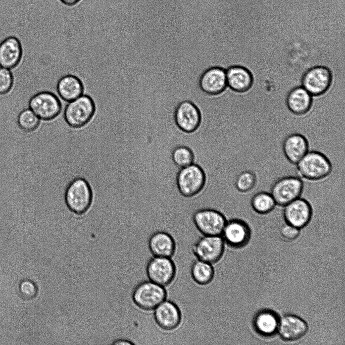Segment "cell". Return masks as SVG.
Listing matches in <instances>:
<instances>
[{
	"mask_svg": "<svg viewBox=\"0 0 345 345\" xmlns=\"http://www.w3.org/2000/svg\"><path fill=\"white\" fill-rule=\"evenodd\" d=\"M295 165L298 176L311 182L327 178L333 169L329 159L318 151L310 150Z\"/></svg>",
	"mask_w": 345,
	"mask_h": 345,
	"instance_id": "cell-1",
	"label": "cell"
},
{
	"mask_svg": "<svg viewBox=\"0 0 345 345\" xmlns=\"http://www.w3.org/2000/svg\"><path fill=\"white\" fill-rule=\"evenodd\" d=\"M65 201L71 212L78 215L85 214L93 201V192L90 184L83 178L74 179L66 189Z\"/></svg>",
	"mask_w": 345,
	"mask_h": 345,
	"instance_id": "cell-2",
	"label": "cell"
},
{
	"mask_svg": "<svg viewBox=\"0 0 345 345\" xmlns=\"http://www.w3.org/2000/svg\"><path fill=\"white\" fill-rule=\"evenodd\" d=\"M95 110V105L92 97L82 94L67 105L64 111V119L70 127L81 128L91 121Z\"/></svg>",
	"mask_w": 345,
	"mask_h": 345,
	"instance_id": "cell-3",
	"label": "cell"
},
{
	"mask_svg": "<svg viewBox=\"0 0 345 345\" xmlns=\"http://www.w3.org/2000/svg\"><path fill=\"white\" fill-rule=\"evenodd\" d=\"M165 287L150 280L139 282L134 287L132 299L139 308L146 311H154L167 299Z\"/></svg>",
	"mask_w": 345,
	"mask_h": 345,
	"instance_id": "cell-4",
	"label": "cell"
},
{
	"mask_svg": "<svg viewBox=\"0 0 345 345\" xmlns=\"http://www.w3.org/2000/svg\"><path fill=\"white\" fill-rule=\"evenodd\" d=\"M304 182L298 176H286L273 182L270 193L276 205L284 207L293 200L301 197L304 190Z\"/></svg>",
	"mask_w": 345,
	"mask_h": 345,
	"instance_id": "cell-5",
	"label": "cell"
},
{
	"mask_svg": "<svg viewBox=\"0 0 345 345\" xmlns=\"http://www.w3.org/2000/svg\"><path fill=\"white\" fill-rule=\"evenodd\" d=\"M225 245L221 235H201L195 239L191 250L196 259L213 265L222 259Z\"/></svg>",
	"mask_w": 345,
	"mask_h": 345,
	"instance_id": "cell-6",
	"label": "cell"
},
{
	"mask_svg": "<svg viewBox=\"0 0 345 345\" xmlns=\"http://www.w3.org/2000/svg\"><path fill=\"white\" fill-rule=\"evenodd\" d=\"M28 106L40 120L44 121L56 118L62 108L59 98L48 91H40L34 94L29 99Z\"/></svg>",
	"mask_w": 345,
	"mask_h": 345,
	"instance_id": "cell-7",
	"label": "cell"
},
{
	"mask_svg": "<svg viewBox=\"0 0 345 345\" xmlns=\"http://www.w3.org/2000/svg\"><path fill=\"white\" fill-rule=\"evenodd\" d=\"M177 184L180 192L185 196H192L204 187L206 177L202 168L195 163L180 168L177 175Z\"/></svg>",
	"mask_w": 345,
	"mask_h": 345,
	"instance_id": "cell-8",
	"label": "cell"
},
{
	"mask_svg": "<svg viewBox=\"0 0 345 345\" xmlns=\"http://www.w3.org/2000/svg\"><path fill=\"white\" fill-rule=\"evenodd\" d=\"M332 81L330 70L324 66H316L307 70L302 76V86L312 95L320 96L330 88Z\"/></svg>",
	"mask_w": 345,
	"mask_h": 345,
	"instance_id": "cell-9",
	"label": "cell"
},
{
	"mask_svg": "<svg viewBox=\"0 0 345 345\" xmlns=\"http://www.w3.org/2000/svg\"><path fill=\"white\" fill-rule=\"evenodd\" d=\"M146 273L149 280L166 287L175 279L176 267L171 258L153 256L147 263Z\"/></svg>",
	"mask_w": 345,
	"mask_h": 345,
	"instance_id": "cell-10",
	"label": "cell"
},
{
	"mask_svg": "<svg viewBox=\"0 0 345 345\" xmlns=\"http://www.w3.org/2000/svg\"><path fill=\"white\" fill-rule=\"evenodd\" d=\"M193 221L203 235H221L227 220L219 211L206 208L194 213Z\"/></svg>",
	"mask_w": 345,
	"mask_h": 345,
	"instance_id": "cell-11",
	"label": "cell"
},
{
	"mask_svg": "<svg viewBox=\"0 0 345 345\" xmlns=\"http://www.w3.org/2000/svg\"><path fill=\"white\" fill-rule=\"evenodd\" d=\"M282 216L285 223L300 229L304 228L312 220L313 211L310 202L300 197L283 207Z\"/></svg>",
	"mask_w": 345,
	"mask_h": 345,
	"instance_id": "cell-12",
	"label": "cell"
},
{
	"mask_svg": "<svg viewBox=\"0 0 345 345\" xmlns=\"http://www.w3.org/2000/svg\"><path fill=\"white\" fill-rule=\"evenodd\" d=\"M154 317L159 327L165 331H172L180 325L182 313L176 304L166 299L154 310Z\"/></svg>",
	"mask_w": 345,
	"mask_h": 345,
	"instance_id": "cell-13",
	"label": "cell"
},
{
	"mask_svg": "<svg viewBox=\"0 0 345 345\" xmlns=\"http://www.w3.org/2000/svg\"><path fill=\"white\" fill-rule=\"evenodd\" d=\"M174 120L182 131L190 133L200 126L201 113L198 107L189 101H183L177 106L174 113Z\"/></svg>",
	"mask_w": 345,
	"mask_h": 345,
	"instance_id": "cell-14",
	"label": "cell"
},
{
	"mask_svg": "<svg viewBox=\"0 0 345 345\" xmlns=\"http://www.w3.org/2000/svg\"><path fill=\"white\" fill-rule=\"evenodd\" d=\"M251 235L248 223L239 217L227 220L221 236L225 244L238 247L246 243Z\"/></svg>",
	"mask_w": 345,
	"mask_h": 345,
	"instance_id": "cell-15",
	"label": "cell"
},
{
	"mask_svg": "<svg viewBox=\"0 0 345 345\" xmlns=\"http://www.w3.org/2000/svg\"><path fill=\"white\" fill-rule=\"evenodd\" d=\"M199 86L203 92L208 95L220 94L227 87L226 70L219 67L207 69L201 76Z\"/></svg>",
	"mask_w": 345,
	"mask_h": 345,
	"instance_id": "cell-16",
	"label": "cell"
},
{
	"mask_svg": "<svg viewBox=\"0 0 345 345\" xmlns=\"http://www.w3.org/2000/svg\"><path fill=\"white\" fill-rule=\"evenodd\" d=\"M227 87L232 91L240 94L249 90L252 87L254 77L245 67L234 65L226 69Z\"/></svg>",
	"mask_w": 345,
	"mask_h": 345,
	"instance_id": "cell-17",
	"label": "cell"
},
{
	"mask_svg": "<svg viewBox=\"0 0 345 345\" xmlns=\"http://www.w3.org/2000/svg\"><path fill=\"white\" fill-rule=\"evenodd\" d=\"M23 48L20 40L11 36L0 43V67L14 69L20 63Z\"/></svg>",
	"mask_w": 345,
	"mask_h": 345,
	"instance_id": "cell-18",
	"label": "cell"
},
{
	"mask_svg": "<svg viewBox=\"0 0 345 345\" xmlns=\"http://www.w3.org/2000/svg\"><path fill=\"white\" fill-rule=\"evenodd\" d=\"M149 249L153 256L171 258L176 249V241L170 233L157 231L147 238Z\"/></svg>",
	"mask_w": 345,
	"mask_h": 345,
	"instance_id": "cell-19",
	"label": "cell"
},
{
	"mask_svg": "<svg viewBox=\"0 0 345 345\" xmlns=\"http://www.w3.org/2000/svg\"><path fill=\"white\" fill-rule=\"evenodd\" d=\"M310 151L307 138L300 133H292L287 136L282 142V151L287 160L296 165Z\"/></svg>",
	"mask_w": 345,
	"mask_h": 345,
	"instance_id": "cell-20",
	"label": "cell"
},
{
	"mask_svg": "<svg viewBox=\"0 0 345 345\" xmlns=\"http://www.w3.org/2000/svg\"><path fill=\"white\" fill-rule=\"evenodd\" d=\"M286 103L291 113L298 116L304 115L312 107V96L302 86H297L287 94Z\"/></svg>",
	"mask_w": 345,
	"mask_h": 345,
	"instance_id": "cell-21",
	"label": "cell"
},
{
	"mask_svg": "<svg viewBox=\"0 0 345 345\" xmlns=\"http://www.w3.org/2000/svg\"><path fill=\"white\" fill-rule=\"evenodd\" d=\"M57 91L63 101L69 103L83 94L84 86L78 77L68 74L63 76L58 80Z\"/></svg>",
	"mask_w": 345,
	"mask_h": 345,
	"instance_id": "cell-22",
	"label": "cell"
},
{
	"mask_svg": "<svg viewBox=\"0 0 345 345\" xmlns=\"http://www.w3.org/2000/svg\"><path fill=\"white\" fill-rule=\"evenodd\" d=\"M307 331L306 323L294 315L283 317L279 325V332L284 339L294 340L302 337Z\"/></svg>",
	"mask_w": 345,
	"mask_h": 345,
	"instance_id": "cell-23",
	"label": "cell"
},
{
	"mask_svg": "<svg viewBox=\"0 0 345 345\" xmlns=\"http://www.w3.org/2000/svg\"><path fill=\"white\" fill-rule=\"evenodd\" d=\"M190 272L192 280L197 284L203 286L209 284L215 276L213 265L199 259L191 264Z\"/></svg>",
	"mask_w": 345,
	"mask_h": 345,
	"instance_id": "cell-24",
	"label": "cell"
},
{
	"mask_svg": "<svg viewBox=\"0 0 345 345\" xmlns=\"http://www.w3.org/2000/svg\"><path fill=\"white\" fill-rule=\"evenodd\" d=\"M250 205L253 210L261 215L271 213L277 206L271 193L266 191L255 193L251 198Z\"/></svg>",
	"mask_w": 345,
	"mask_h": 345,
	"instance_id": "cell-25",
	"label": "cell"
},
{
	"mask_svg": "<svg viewBox=\"0 0 345 345\" xmlns=\"http://www.w3.org/2000/svg\"><path fill=\"white\" fill-rule=\"evenodd\" d=\"M257 183L256 174L251 170H244L238 172L234 180V185L240 194H245L252 191Z\"/></svg>",
	"mask_w": 345,
	"mask_h": 345,
	"instance_id": "cell-26",
	"label": "cell"
},
{
	"mask_svg": "<svg viewBox=\"0 0 345 345\" xmlns=\"http://www.w3.org/2000/svg\"><path fill=\"white\" fill-rule=\"evenodd\" d=\"M17 122L24 132L31 133L35 131L40 125V119L29 108L25 109L19 114Z\"/></svg>",
	"mask_w": 345,
	"mask_h": 345,
	"instance_id": "cell-27",
	"label": "cell"
},
{
	"mask_svg": "<svg viewBox=\"0 0 345 345\" xmlns=\"http://www.w3.org/2000/svg\"><path fill=\"white\" fill-rule=\"evenodd\" d=\"M172 159L180 169L194 163V154L192 150L185 145L176 147L172 152Z\"/></svg>",
	"mask_w": 345,
	"mask_h": 345,
	"instance_id": "cell-28",
	"label": "cell"
},
{
	"mask_svg": "<svg viewBox=\"0 0 345 345\" xmlns=\"http://www.w3.org/2000/svg\"><path fill=\"white\" fill-rule=\"evenodd\" d=\"M278 323L276 317L271 313L260 314L256 319L257 329L262 333H271L275 330Z\"/></svg>",
	"mask_w": 345,
	"mask_h": 345,
	"instance_id": "cell-29",
	"label": "cell"
},
{
	"mask_svg": "<svg viewBox=\"0 0 345 345\" xmlns=\"http://www.w3.org/2000/svg\"><path fill=\"white\" fill-rule=\"evenodd\" d=\"M14 82L11 70L0 67V95L9 93L14 86Z\"/></svg>",
	"mask_w": 345,
	"mask_h": 345,
	"instance_id": "cell-30",
	"label": "cell"
},
{
	"mask_svg": "<svg viewBox=\"0 0 345 345\" xmlns=\"http://www.w3.org/2000/svg\"><path fill=\"white\" fill-rule=\"evenodd\" d=\"M19 291L21 296L23 299L30 300L36 297L38 288L36 284L33 281L31 280L25 279L20 282Z\"/></svg>",
	"mask_w": 345,
	"mask_h": 345,
	"instance_id": "cell-31",
	"label": "cell"
},
{
	"mask_svg": "<svg viewBox=\"0 0 345 345\" xmlns=\"http://www.w3.org/2000/svg\"><path fill=\"white\" fill-rule=\"evenodd\" d=\"M281 237L286 240L296 239L300 233V229L286 223L282 225L279 230Z\"/></svg>",
	"mask_w": 345,
	"mask_h": 345,
	"instance_id": "cell-32",
	"label": "cell"
},
{
	"mask_svg": "<svg viewBox=\"0 0 345 345\" xmlns=\"http://www.w3.org/2000/svg\"><path fill=\"white\" fill-rule=\"evenodd\" d=\"M62 4L66 6L72 7L79 3L81 0H59Z\"/></svg>",
	"mask_w": 345,
	"mask_h": 345,
	"instance_id": "cell-33",
	"label": "cell"
},
{
	"mask_svg": "<svg viewBox=\"0 0 345 345\" xmlns=\"http://www.w3.org/2000/svg\"><path fill=\"white\" fill-rule=\"evenodd\" d=\"M113 344L115 345H131L133 344V343L129 340L120 339L115 341L114 342H113Z\"/></svg>",
	"mask_w": 345,
	"mask_h": 345,
	"instance_id": "cell-34",
	"label": "cell"
}]
</instances>
